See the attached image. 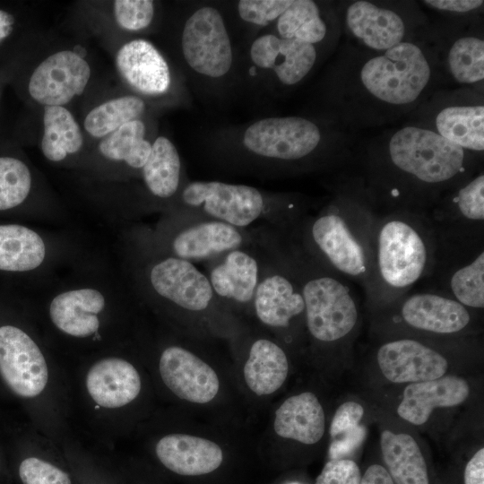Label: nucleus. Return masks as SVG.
I'll return each mask as SVG.
<instances>
[{"instance_id":"nucleus-1","label":"nucleus","mask_w":484,"mask_h":484,"mask_svg":"<svg viewBox=\"0 0 484 484\" xmlns=\"http://www.w3.org/2000/svg\"><path fill=\"white\" fill-rule=\"evenodd\" d=\"M0 382L29 422L61 445L73 430L69 372L34 311L0 319Z\"/></svg>"},{"instance_id":"nucleus-2","label":"nucleus","mask_w":484,"mask_h":484,"mask_svg":"<svg viewBox=\"0 0 484 484\" xmlns=\"http://www.w3.org/2000/svg\"><path fill=\"white\" fill-rule=\"evenodd\" d=\"M34 313L48 341L66 362L127 344L125 298L108 281L91 277L63 284Z\"/></svg>"},{"instance_id":"nucleus-3","label":"nucleus","mask_w":484,"mask_h":484,"mask_svg":"<svg viewBox=\"0 0 484 484\" xmlns=\"http://www.w3.org/2000/svg\"><path fill=\"white\" fill-rule=\"evenodd\" d=\"M73 426L88 440L112 450L129 429L143 394V377L128 343L67 361Z\"/></svg>"},{"instance_id":"nucleus-4","label":"nucleus","mask_w":484,"mask_h":484,"mask_svg":"<svg viewBox=\"0 0 484 484\" xmlns=\"http://www.w3.org/2000/svg\"><path fill=\"white\" fill-rule=\"evenodd\" d=\"M438 242L424 212L396 209L376 224L371 269L365 290L376 303H393L406 296L420 280L432 275Z\"/></svg>"},{"instance_id":"nucleus-5","label":"nucleus","mask_w":484,"mask_h":484,"mask_svg":"<svg viewBox=\"0 0 484 484\" xmlns=\"http://www.w3.org/2000/svg\"><path fill=\"white\" fill-rule=\"evenodd\" d=\"M377 218L367 203L335 200L315 216L302 219L290 233L291 243L319 265L359 284L365 291Z\"/></svg>"},{"instance_id":"nucleus-6","label":"nucleus","mask_w":484,"mask_h":484,"mask_svg":"<svg viewBox=\"0 0 484 484\" xmlns=\"http://www.w3.org/2000/svg\"><path fill=\"white\" fill-rule=\"evenodd\" d=\"M208 217L240 229L265 221L290 234L300 222L302 212L287 198L272 196L258 188L221 181L185 183L164 212Z\"/></svg>"},{"instance_id":"nucleus-7","label":"nucleus","mask_w":484,"mask_h":484,"mask_svg":"<svg viewBox=\"0 0 484 484\" xmlns=\"http://www.w3.org/2000/svg\"><path fill=\"white\" fill-rule=\"evenodd\" d=\"M283 248L300 284L309 334L323 343L350 335L359 315L350 281L319 265L291 243Z\"/></svg>"},{"instance_id":"nucleus-8","label":"nucleus","mask_w":484,"mask_h":484,"mask_svg":"<svg viewBox=\"0 0 484 484\" xmlns=\"http://www.w3.org/2000/svg\"><path fill=\"white\" fill-rule=\"evenodd\" d=\"M143 233L159 250L193 264L210 263L255 241L246 229L186 212L164 213L154 230Z\"/></svg>"},{"instance_id":"nucleus-9","label":"nucleus","mask_w":484,"mask_h":484,"mask_svg":"<svg viewBox=\"0 0 484 484\" xmlns=\"http://www.w3.org/2000/svg\"><path fill=\"white\" fill-rule=\"evenodd\" d=\"M392 166L406 179L427 186H446L467 170L465 151L434 131L406 126L388 145Z\"/></svg>"},{"instance_id":"nucleus-10","label":"nucleus","mask_w":484,"mask_h":484,"mask_svg":"<svg viewBox=\"0 0 484 484\" xmlns=\"http://www.w3.org/2000/svg\"><path fill=\"white\" fill-rule=\"evenodd\" d=\"M322 134L316 124L300 117H271L243 129L241 155L253 165L281 166L303 161L317 150Z\"/></svg>"},{"instance_id":"nucleus-11","label":"nucleus","mask_w":484,"mask_h":484,"mask_svg":"<svg viewBox=\"0 0 484 484\" xmlns=\"http://www.w3.org/2000/svg\"><path fill=\"white\" fill-rule=\"evenodd\" d=\"M431 75L429 64L415 44L401 42L367 60L360 70L364 88L378 100L392 105L414 102Z\"/></svg>"},{"instance_id":"nucleus-12","label":"nucleus","mask_w":484,"mask_h":484,"mask_svg":"<svg viewBox=\"0 0 484 484\" xmlns=\"http://www.w3.org/2000/svg\"><path fill=\"white\" fill-rule=\"evenodd\" d=\"M180 47L186 65L206 80L222 79L233 67L231 39L221 13L213 6L191 13L182 29Z\"/></svg>"},{"instance_id":"nucleus-13","label":"nucleus","mask_w":484,"mask_h":484,"mask_svg":"<svg viewBox=\"0 0 484 484\" xmlns=\"http://www.w3.org/2000/svg\"><path fill=\"white\" fill-rule=\"evenodd\" d=\"M428 216L439 246L464 248L483 245L484 175L458 188Z\"/></svg>"},{"instance_id":"nucleus-14","label":"nucleus","mask_w":484,"mask_h":484,"mask_svg":"<svg viewBox=\"0 0 484 484\" xmlns=\"http://www.w3.org/2000/svg\"><path fill=\"white\" fill-rule=\"evenodd\" d=\"M71 246L62 238L18 224H0V271L39 275L54 269Z\"/></svg>"},{"instance_id":"nucleus-15","label":"nucleus","mask_w":484,"mask_h":484,"mask_svg":"<svg viewBox=\"0 0 484 484\" xmlns=\"http://www.w3.org/2000/svg\"><path fill=\"white\" fill-rule=\"evenodd\" d=\"M6 445L17 460V475L22 484H73L61 446L30 422L16 429Z\"/></svg>"},{"instance_id":"nucleus-16","label":"nucleus","mask_w":484,"mask_h":484,"mask_svg":"<svg viewBox=\"0 0 484 484\" xmlns=\"http://www.w3.org/2000/svg\"><path fill=\"white\" fill-rule=\"evenodd\" d=\"M157 369L163 385L181 400L206 403L218 393L220 383L215 371L180 345L160 349Z\"/></svg>"},{"instance_id":"nucleus-17","label":"nucleus","mask_w":484,"mask_h":484,"mask_svg":"<svg viewBox=\"0 0 484 484\" xmlns=\"http://www.w3.org/2000/svg\"><path fill=\"white\" fill-rule=\"evenodd\" d=\"M91 77L87 61L71 50L56 52L44 59L29 81V93L38 103L64 106L85 90Z\"/></svg>"},{"instance_id":"nucleus-18","label":"nucleus","mask_w":484,"mask_h":484,"mask_svg":"<svg viewBox=\"0 0 484 484\" xmlns=\"http://www.w3.org/2000/svg\"><path fill=\"white\" fill-rule=\"evenodd\" d=\"M249 57L255 67L272 73L281 84L292 86L301 82L313 68L316 49L303 41L264 33L252 42Z\"/></svg>"},{"instance_id":"nucleus-19","label":"nucleus","mask_w":484,"mask_h":484,"mask_svg":"<svg viewBox=\"0 0 484 484\" xmlns=\"http://www.w3.org/2000/svg\"><path fill=\"white\" fill-rule=\"evenodd\" d=\"M379 368L393 383H416L445 376L448 363L437 350L413 339L382 344L376 353Z\"/></svg>"},{"instance_id":"nucleus-20","label":"nucleus","mask_w":484,"mask_h":484,"mask_svg":"<svg viewBox=\"0 0 484 484\" xmlns=\"http://www.w3.org/2000/svg\"><path fill=\"white\" fill-rule=\"evenodd\" d=\"M397 302L402 322L423 332L457 333L465 329L471 319L470 308L439 290L407 294Z\"/></svg>"},{"instance_id":"nucleus-21","label":"nucleus","mask_w":484,"mask_h":484,"mask_svg":"<svg viewBox=\"0 0 484 484\" xmlns=\"http://www.w3.org/2000/svg\"><path fill=\"white\" fill-rule=\"evenodd\" d=\"M116 66L124 82L142 95L160 97L171 89L172 74L167 60L146 39L125 43L116 55Z\"/></svg>"},{"instance_id":"nucleus-22","label":"nucleus","mask_w":484,"mask_h":484,"mask_svg":"<svg viewBox=\"0 0 484 484\" xmlns=\"http://www.w3.org/2000/svg\"><path fill=\"white\" fill-rule=\"evenodd\" d=\"M250 248L231 250L208 263L206 275L220 301L252 305L264 262Z\"/></svg>"},{"instance_id":"nucleus-23","label":"nucleus","mask_w":484,"mask_h":484,"mask_svg":"<svg viewBox=\"0 0 484 484\" xmlns=\"http://www.w3.org/2000/svg\"><path fill=\"white\" fill-rule=\"evenodd\" d=\"M437 270L442 271V281L445 282L444 290L439 291L468 308L484 307L483 246L438 251L434 272Z\"/></svg>"},{"instance_id":"nucleus-24","label":"nucleus","mask_w":484,"mask_h":484,"mask_svg":"<svg viewBox=\"0 0 484 484\" xmlns=\"http://www.w3.org/2000/svg\"><path fill=\"white\" fill-rule=\"evenodd\" d=\"M154 454L169 471L183 476H197L215 471L222 462L220 446L208 439L181 433L160 436Z\"/></svg>"},{"instance_id":"nucleus-25","label":"nucleus","mask_w":484,"mask_h":484,"mask_svg":"<svg viewBox=\"0 0 484 484\" xmlns=\"http://www.w3.org/2000/svg\"><path fill=\"white\" fill-rule=\"evenodd\" d=\"M469 392L468 383L454 376L411 383L403 391L397 413L413 425H422L434 409L459 405L468 398Z\"/></svg>"},{"instance_id":"nucleus-26","label":"nucleus","mask_w":484,"mask_h":484,"mask_svg":"<svg viewBox=\"0 0 484 484\" xmlns=\"http://www.w3.org/2000/svg\"><path fill=\"white\" fill-rule=\"evenodd\" d=\"M140 177L149 195L164 212L185 185L179 153L169 138L159 136L152 142Z\"/></svg>"},{"instance_id":"nucleus-27","label":"nucleus","mask_w":484,"mask_h":484,"mask_svg":"<svg viewBox=\"0 0 484 484\" xmlns=\"http://www.w3.org/2000/svg\"><path fill=\"white\" fill-rule=\"evenodd\" d=\"M346 23L357 39L376 50H387L402 42L405 32L400 15L367 1H357L348 7Z\"/></svg>"},{"instance_id":"nucleus-28","label":"nucleus","mask_w":484,"mask_h":484,"mask_svg":"<svg viewBox=\"0 0 484 484\" xmlns=\"http://www.w3.org/2000/svg\"><path fill=\"white\" fill-rule=\"evenodd\" d=\"M324 413L316 396L305 392L285 400L276 410L275 433L306 445L317 443L324 433Z\"/></svg>"},{"instance_id":"nucleus-29","label":"nucleus","mask_w":484,"mask_h":484,"mask_svg":"<svg viewBox=\"0 0 484 484\" xmlns=\"http://www.w3.org/2000/svg\"><path fill=\"white\" fill-rule=\"evenodd\" d=\"M145 123L132 120L105 136L99 143L100 157L128 173H141L151 151Z\"/></svg>"},{"instance_id":"nucleus-30","label":"nucleus","mask_w":484,"mask_h":484,"mask_svg":"<svg viewBox=\"0 0 484 484\" xmlns=\"http://www.w3.org/2000/svg\"><path fill=\"white\" fill-rule=\"evenodd\" d=\"M289 363L284 350L268 339H258L249 350L244 366V377L249 389L257 395L274 393L284 383Z\"/></svg>"},{"instance_id":"nucleus-31","label":"nucleus","mask_w":484,"mask_h":484,"mask_svg":"<svg viewBox=\"0 0 484 484\" xmlns=\"http://www.w3.org/2000/svg\"><path fill=\"white\" fill-rule=\"evenodd\" d=\"M380 445L395 484H429L425 459L411 436L386 429L381 434Z\"/></svg>"},{"instance_id":"nucleus-32","label":"nucleus","mask_w":484,"mask_h":484,"mask_svg":"<svg viewBox=\"0 0 484 484\" xmlns=\"http://www.w3.org/2000/svg\"><path fill=\"white\" fill-rule=\"evenodd\" d=\"M82 146V132L73 114L64 106L44 107L40 143L44 157L51 162H64Z\"/></svg>"},{"instance_id":"nucleus-33","label":"nucleus","mask_w":484,"mask_h":484,"mask_svg":"<svg viewBox=\"0 0 484 484\" xmlns=\"http://www.w3.org/2000/svg\"><path fill=\"white\" fill-rule=\"evenodd\" d=\"M438 134L463 150H484V107L450 106L436 116Z\"/></svg>"},{"instance_id":"nucleus-34","label":"nucleus","mask_w":484,"mask_h":484,"mask_svg":"<svg viewBox=\"0 0 484 484\" xmlns=\"http://www.w3.org/2000/svg\"><path fill=\"white\" fill-rule=\"evenodd\" d=\"M145 110V101L137 95L117 97L90 110L83 126L91 136L104 138L123 125L141 118Z\"/></svg>"},{"instance_id":"nucleus-35","label":"nucleus","mask_w":484,"mask_h":484,"mask_svg":"<svg viewBox=\"0 0 484 484\" xmlns=\"http://www.w3.org/2000/svg\"><path fill=\"white\" fill-rule=\"evenodd\" d=\"M276 35L311 45L322 41L327 32L320 10L311 0H292L290 6L275 21Z\"/></svg>"},{"instance_id":"nucleus-36","label":"nucleus","mask_w":484,"mask_h":484,"mask_svg":"<svg viewBox=\"0 0 484 484\" xmlns=\"http://www.w3.org/2000/svg\"><path fill=\"white\" fill-rule=\"evenodd\" d=\"M363 415L364 408L353 401L342 403L336 410L330 426V460L344 459L363 442L366 428L359 425Z\"/></svg>"},{"instance_id":"nucleus-37","label":"nucleus","mask_w":484,"mask_h":484,"mask_svg":"<svg viewBox=\"0 0 484 484\" xmlns=\"http://www.w3.org/2000/svg\"><path fill=\"white\" fill-rule=\"evenodd\" d=\"M33 186L32 172L24 161L11 156L0 157V212L24 205Z\"/></svg>"},{"instance_id":"nucleus-38","label":"nucleus","mask_w":484,"mask_h":484,"mask_svg":"<svg viewBox=\"0 0 484 484\" xmlns=\"http://www.w3.org/2000/svg\"><path fill=\"white\" fill-rule=\"evenodd\" d=\"M453 77L461 83H473L484 78V41L476 37L458 39L447 57Z\"/></svg>"},{"instance_id":"nucleus-39","label":"nucleus","mask_w":484,"mask_h":484,"mask_svg":"<svg viewBox=\"0 0 484 484\" xmlns=\"http://www.w3.org/2000/svg\"><path fill=\"white\" fill-rule=\"evenodd\" d=\"M113 7L117 25L128 31L145 30L155 15V3L151 0H116Z\"/></svg>"},{"instance_id":"nucleus-40","label":"nucleus","mask_w":484,"mask_h":484,"mask_svg":"<svg viewBox=\"0 0 484 484\" xmlns=\"http://www.w3.org/2000/svg\"><path fill=\"white\" fill-rule=\"evenodd\" d=\"M292 0H240L237 10L240 19L255 26H267L281 15Z\"/></svg>"},{"instance_id":"nucleus-41","label":"nucleus","mask_w":484,"mask_h":484,"mask_svg":"<svg viewBox=\"0 0 484 484\" xmlns=\"http://www.w3.org/2000/svg\"><path fill=\"white\" fill-rule=\"evenodd\" d=\"M361 474L350 459L329 460L315 480V484H360Z\"/></svg>"},{"instance_id":"nucleus-42","label":"nucleus","mask_w":484,"mask_h":484,"mask_svg":"<svg viewBox=\"0 0 484 484\" xmlns=\"http://www.w3.org/2000/svg\"><path fill=\"white\" fill-rule=\"evenodd\" d=\"M424 3L441 11L466 13L480 7L484 2L482 0H428Z\"/></svg>"},{"instance_id":"nucleus-43","label":"nucleus","mask_w":484,"mask_h":484,"mask_svg":"<svg viewBox=\"0 0 484 484\" xmlns=\"http://www.w3.org/2000/svg\"><path fill=\"white\" fill-rule=\"evenodd\" d=\"M464 484H484V449L471 458L464 471Z\"/></svg>"},{"instance_id":"nucleus-44","label":"nucleus","mask_w":484,"mask_h":484,"mask_svg":"<svg viewBox=\"0 0 484 484\" xmlns=\"http://www.w3.org/2000/svg\"><path fill=\"white\" fill-rule=\"evenodd\" d=\"M360 484H394V482L385 467L373 464L361 477Z\"/></svg>"},{"instance_id":"nucleus-45","label":"nucleus","mask_w":484,"mask_h":484,"mask_svg":"<svg viewBox=\"0 0 484 484\" xmlns=\"http://www.w3.org/2000/svg\"><path fill=\"white\" fill-rule=\"evenodd\" d=\"M13 23V17L0 10V40L9 35L12 30V25Z\"/></svg>"},{"instance_id":"nucleus-46","label":"nucleus","mask_w":484,"mask_h":484,"mask_svg":"<svg viewBox=\"0 0 484 484\" xmlns=\"http://www.w3.org/2000/svg\"><path fill=\"white\" fill-rule=\"evenodd\" d=\"M4 442L0 437V462H1V459H2V454L4 452Z\"/></svg>"}]
</instances>
